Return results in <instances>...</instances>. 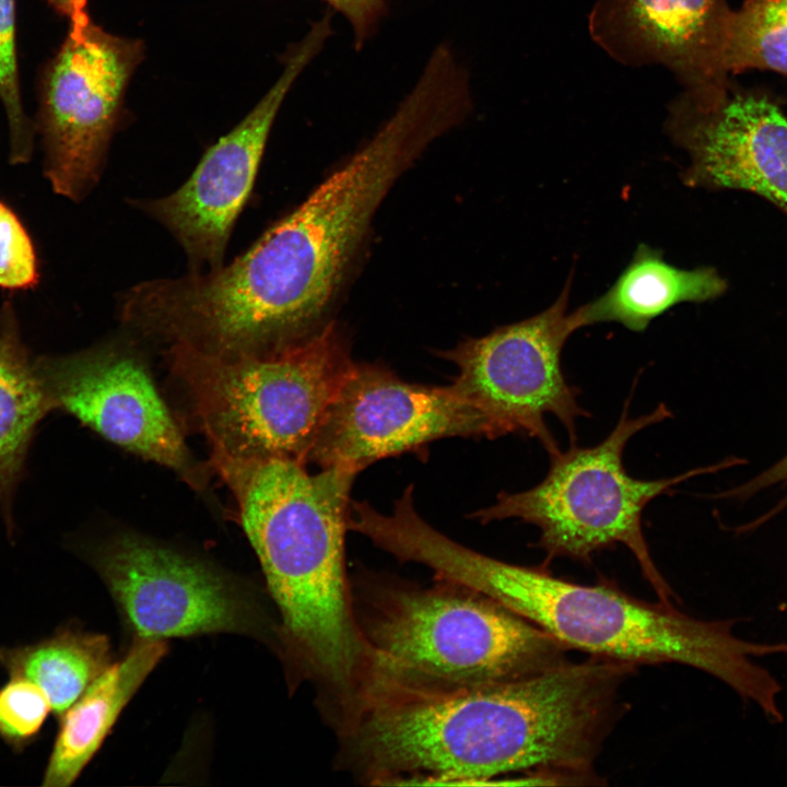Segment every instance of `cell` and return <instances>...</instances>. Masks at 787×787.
<instances>
[{"label":"cell","instance_id":"10","mask_svg":"<svg viewBox=\"0 0 787 787\" xmlns=\"http://www.w3.org/2000/svg\"><path fill=\"white\" fill-rule=\"evenodd\" d=\"M34 365L54 411H64L107 441L174 470L193 489L203 488L205 472L131 341L40 355Z\"/></svg>","mask_w":787,"mask_h":787},{"label":"cell","instance_id":"4","mask_svg":"<svg viewBox=\"0 0 787 787\" xmlns=\"http://www.w3.org/2000/svg\"><path fill=\"white\" fill-rule=\"evenodd\" d=\"M360 630L377 656L378 686L467 688L525 678L567 648L490 597L434 577L428 586L372 572L351 577Z\"/></svg>","mask_w":787,"mask_h":787},{"label":"cell","instance_id":"12","mask_svg":"<svg viewBox=\"0 0 787 787\" xmlns=\"http://www.w3.org/2000/svg\"><path fill=\"white\" fill-rule=\"evenodd\" d=\"M94 563L138 638L255 631L250 602L199 560L121 533L98 549Z\"/></svg>","mask_w":787,"mask_h":787},{"label":"cell","instance_id":"8","mask_svg":"<svg viewBox=\"0 0 787 787\" xmlns=\"http://www.w3.org/2000/svg\"><path fill=\"white\" fill-rule=\"evenodd\" d=\"M143 54L139 39L110 34L92 21L69 26L42 71L34 122L44 176L55 193L80 202L98 183Z\"/></svg>","mask_w":787,"mask_h":787},{"label":"cell","instance_id":"9","mask_svg":"<svg viewBox=\"0 0 787 787\" xmlns=\"http://www.w3.org/2000/svg\"><path fill=\"white\" fill-rule=\"evenodd\" d=\"M332 35L326 12L290 46L274 84L255 107L211 145L191 176L174 192L131 204L161 223L183 247L190 271L216 269L255 183L265 148L287 93Z\"/></svg>","mask_w":787,"mask_h":787},{"label":"cell","instance_id":"25","mask_svg":"<svg viewBox=\"0 0 787 787\" xmlns=\"http://www.w3.org/2000/svg\"><path fill=\"white\" fill-rule=\"evenodd\" d=\"M47 1L60 15L68 19L70 25H81L91 21L86 11L87 0Z\"/></svg>","mask_w":787,"mask_h":787},{"label":"cell","instance_id":"24","mask_svg":"<svg viewBox=\"0 0 787 787\" xmlns=\"http://www.w3.org/2000/svg\"><path fill=\"white\" fill-rule=\"evenodd\" d=\"M775 485H779L783 490H786V494L772 510L757 521V524H762L787 506V455L748 482L720 493L719 497L743 501L757 492Z\"/></svg>","mask_w":787,"mask_h":787},{"label":"cell","instance_id":"18","mask_svg":"<svg viewBox=\"0 0 787 787\" xmlns=\"http://www.w3.org/2000/svg\"><path fill=\"white\" fill-rule=\"evenodd\" d=\"M109 665L110 644L106 635L70 627L31 644L0 647V666L9 677L37 684L57 716Z\"/></svg>","mask_w":787,"mask_h":787},{"label":"cell","instance_id":"17","mask_svg":"<svg viewBox=\"0 0 787 787\" xmlns=\"http://www.w3.org/2000/svg\"><path fill=\"white\" fill-rule=\"evenodd\" d=\"M50 411L14 304L5 299L0 305V509L9 530L28 449L39 422Z\"/></svg>","mask_w":787,"mask_h":787},{"label":"cell","instance_id":"1","mask_svg":"<svg viewBox=\"0 0 787 787\" xmlns=\"http://www.w3.org/2000/svg\"><path fill=\"white\" fill-rule=\"evenodd\" d=\"M634 671L592 657L479 686H385L338 738L336 764L371 786H484L525 771L549 785L592 778Z\"/></svg>","mask_w":787,"mask_h":787},{"label":"cell","instance_id":"23","mask_svg":"<svg viewBox=\"0 0 787 787\" xmlns=\"http://www.w3.org/2000/svg\"><path fill=\"white\" fill-rule=\"evenodd\" d=\"M330 9L342 14L353 33L356 50L376 34L381 21L387 15V0H322Z\"/></svg>","mask_w":787,"mask_h":787},{"label":"cell","instance_id":"11","mask_svg":"<svg viewBox=\"0 0 787 787\" xmlns=\"http://www.w3.org/2000/svg\"><path fill=\"white\" fill-rule=\"evenodd\" d=\"M445 437L494 438L485 418L449 386L402 380L378 364L354 363L307 457L357 473L383 458Z\"/></svg>","mask_w":787,"mask_h":787},{"label":"cell","instance_id":"14","mask_svg":"<svg viewBox=\"0 0 787 787\" xmlns=\"http://www.w3.org/2000/svg\"><path fill=\"white\" fill-rule=\"evenodd\" d=\"M728 12L724 0H596L588 31L615 61L660 64L704 102L727 89L719 52Z\"/></svg>","mask_w":787,"mask_h":787},{"label":"cell","instance_id":"20","mask_svg":"<svg viewBox=\"0 0 787 787\" xmlns=\"http://www.w3.org/2000/svg\"><path fill=\"white\" fill-rule=\"evenodd\" d=\"M15 15V0H0V103L8 121L9 161L24 164L33 154L35 128L22 102Z\"/></svg>","mask_w":787,"mask_h":787},{"label":"cell","instance_id":"6","mask_svg":"<svg viewBox=\"0 0 787 787\" xmlns=\"http://www.w3.org/2000/svg\"><path fill=\"white\" fill-rule=\"evenodd\" d=\"M631 397L603 441L591 447L571 444L550 455L541 482L519 492H501L492 505L471 517L482 524L515 518L536 526L540 531L536 547L545 551L547 563L557 556L588 563L595 553L624 544L659 599L670 603L672 591L644 537L643 512L654 498L672 494L681 482L718 466L656 480L630 475L623 463L626 444L638 432L673 416L661 402L651 412L632 418Z\"/></svg>","mask_w":787,"mask_h":787},{"label":"cell","instance_id":"5","mask_svg":"<svg viewBox=\"0 0 787 787\" xmlns=\"http://www.w3.org/2000/svg\"><path fill=\"white\" fill-rule=\"evenodd\" d=\"M167 350L210 455L245 460L307 465L325 414L354 364L333 326L267 355L226 359L180 343Z\"/></svg>","mask_w":787,"mask_h":787},{"label":"cell","instance_id":"16","mask_svg":"<svg viewBox=\"0 0 787 787\" xmlns=\"http://www.w3.org/2000/svg\"><path fill=\"white\" fill-rule=\"evenodd\" d=\"M726 290L727 281L716 269H681L667 262L660 250L639 244L612 286L577 312L583 327L618 322L642 332L673 306L710 301Z\"/></svg>","mask_w":787,"mask_h":787},{"label":"cell","instance_id":"13","mask_svg":"<svg viewBox=\"0 0 787 787\" xmlns=\"http://www.w3.org/2000/svg\"><path fill=\"white\" fill-rule=\"evenodd\" d=\"M666 130L689 154L684 184L750 191L787 215V118L766 97L726 89L697 103L682 93Z\"/></svg>","mask_w":787,"mask_h":787},{"label":"cell","instance_id":"21","mask_svg":"<svg viewBox=\"0 0 787 787\" xmlns=\"http://www.w3.org/2000/svg\"><path fill=\"white\" fill-rule=\"evenodd\" d=\"M9 678L0 688V737L17 750L39 733L51 706L37 684L21 677Z\"/></svg>","mask_w":787,"mask_h":787},{"label":"cell","instance_id":"7","mask_svg":"<svg viewBox=\"0 0 787 787\" xmlns=\"http://www.w3.org/2000/svg\"><path fill=\"white\" fill-rule=\"evenodd\" d=\"M571 284L572 275L543 312L442 353L457 367L450 386L485 418L494 438H532L549 456L560 448L547 415L561 422L571 444L577 442V420L590 416L561 363L566 341L583 328L577 309L567 310Z\"/></svg>","mask_w":787,"mask_h":787},{"label":"cell","instance_id":"19","mask_svg":"<svg viewBox=\"0 0 787 787\" xmlns=\"http://www.w3.org/2000/svg\"><path fill=\"white\" fill-rule=\"evenodd\" d=\"M719 68L724 75L749 69L787 74V0H745L726 17Z\"/></svg>","mask_w":787,"mask_h":787},{"label":"cell","instance_id":"2","mask_svg":"<svg viewBox=\"0 0 787 787\" xmlns=\"http://www.w3.org/2000/svg\"><path fill=\"white\" fill-rule=\"evenodd\" d=\"M233 493L240 525L278 607L290 683H309L333 732L351 727L378 681V660L356 621L345 564L356 471L284 458L210 455Z\"/></svg>","mask_w":787,"mask_h":787},{"label":"cell","instance_id":"22","mask_svg":"<svg viewBox=\"0 0 787 787\" xmlns=\"http://www.w3.org/2000/svg\"><path fill=\"white\" fill-rule=\"evenodd\" d=\"M38 282V260L32 238L14 211L0 200V287L26 291Z\"/></svg>","mask_w":787,"mask_h":787},{"label":"cell","instance_id":"3","mask_svg":"<svg viewBox=\"0 0 787 787\" xmlns=\"http://www.w3.org/2000/svg\"><path fill=\"white\" fill-rule=\"evenodd\" d=\"M409 562L434 577L470 587L536 624L567 649L637 665L676 662L702 670L753 702L765 718L779 716L782 685L750 657L787 655V643H754L731 633L737 619L706 621L670 603L636 599L612 584L582 585L543 566L507 563L469 549L428 522L404 545Z\"/></svg>","mask_w":787,"mask_h":787},{"label":"cell","instance_id":"15","mask_svg":"<svg viewBox=\"0 0 787 787\" xmlns=\"http://www.w3.org/2000/svg\"><path fill=\"white\" fill-rule=\"evenodd\" d=\"M166 650L164 639L137 638L127 655L110 663L59 716V729L44 771L43 786L73 784Z\"/></svg>","mask_w":787,"mask_h":787}]
</instances>
